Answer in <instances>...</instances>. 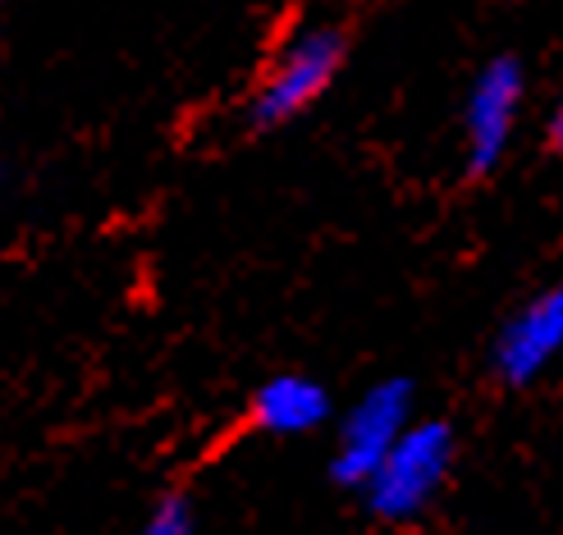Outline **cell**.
<instances>
[{"instance_id": "cell-1", "label": "cell", "mask_w": 563, "mask_h": 535, "mask_svg": "<svg viewBox=\"0 0 563 535\" xmlns=\"http://www.w3.org/2000/svg\"><path fill=\"white\" fill-rule=\"evenodd\" d=\"M449 467H454V431L444 421H427V426H408L394 448L380 458V467L367 476V503L385 522H408L431 509L440 494Z\"/></svg>"}, {"instance_id": "cell-2", "label": "cell", "mask_w": 563, "mask_h": 535, "mask_svg": "<svg viewBox=\"0 0 563 535\" xmlns=\"http://www.w3.org/2000/svg\"><path fill=\"white\" fill-rule=\"evenodd\" d=\"M344 55H349L344 33H334V27H307L302 37H294L275 55V65L257 82V92L247 101L252 124L279 129V124L298 120L302 110H312L330 92V82L340 78Z\"/></svg>"}, {"instance_id": "cell-3", "label": "cell", "mask_w": 563, "mask_h": 535, "mask_svg": "<svg viewBox=\"0 0 563 535\" xmlns=\"http://www.w3.org/2000/svg\"><path fill=\"white\" fill-rule=\"evenodd\" d=\"M412 384L408 380H380L362 393V403L340 421L334 439V481L340 486H367V476L380 467V458L412 426Z\"/></svg>"}, {"instance_id": "cell-4", "label": "cell", "mask_w": 563, "mask_h": 535, "mask_svg": "<svg viewBox=\"0 0 563 535\" xmlns=\"http://www.w3.org/2000/svg\"><path fill=\"white\" fill-rule=\"evenodd\" d=\"M522 92H527V82L514 55H499V60H490L476 74L472 97H467V170L472 175H490L504 160V152H509Z\"/></svg>"}, {"instance_id": "cell-5", "label": "cell", "mask_w": 563, "mask_h": 535, "mask_svg": "<svg viewBox=\"0 0 563 535\" xmlns=\"http://www.w3.org/2000/svg\"><path fill=\"white\" fill-rule=\"evenodd\" d=\"M563 348V285L531 298L495 339V376L504 384H531Z\"/></svg>"}, {"instance_id": "cell-6", "label": "cell", "mask_w": 563, "mask_h": 535, "mask_svg": "<svg viewBox=\"0 0 563 535\" xmlns=\"http://www.w3.org/2000/svg\"><path fill=\"white\" fill-rule=\"evenodd\" d=\"M330 421L325 384L307 376H271L252 393V426L266 435H307Z\"/></svg>"}, {"instance_id": "cell-7", "label": "cell", "mask_w": 563, "mask_h": 535, "mask_svg": "<svg viewBox=\"0 0 563 535\" xmlns=\"http://www.w3.org/2000/svg\"><path fill=\"white\" fill-rule=\"evenodd\" d=\"M192 526H197V517H192V503L184 494H165L156 503V513L147 517V531L152 535H188Z\"/></svg>"}, {"instance_id": "cell-8", "label": "cell", "mask_w": 563, "mask_h": 535, "mask_svg": "<svg viewBox=\"0 0 563 535\" xmlns=\"http://www.w3.org/2000/svg\"><path fill=\"white\" fill-rule=\"evenodd\" d=\"M550 143H554V152H563V101H559L554 120H550Z\"/></svg>"}]
</instances>
